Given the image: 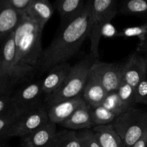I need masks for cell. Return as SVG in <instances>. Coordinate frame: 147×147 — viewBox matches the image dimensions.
Masks as SVG:
<instances>
[{
  "label": "cell",
  "instance_id": "30bf717a",
  "mask_svg": "<svg viewBox=\"0 0 147 147\" xmlns=\"http://www.w3.org/2000/svg\"><path fill=\"white\" fill-rule=\"evenodd\" d=\"M146 57L135 52L129 56L124 63L121 64L122 80L136 88L146 78Z\"/></svg>",
  "mask_w": 147,
  "mask_h": 147
},
{
  "label": "cell",
  "instance_id": "d4e9b609",
  "mask_svg": "<svg viewBox=\"0 0 147 147\" xmlns=\"http://www.w3.org/2000/svg\"><path fill=\"white\" fill-rule=\"evenodd\" d=\"M118 37L124 38L137 37L139 43H143L147 39V21L140 25L124 27L119 31Z\"/></svg>",
  "mask_w": 147,
  "mask_h": 147
},
{
  "label": "cell",
  "instance_id": "52a82bcc",
  "mask_svg": "<svg viewBox=\"0 0 147 147\" xmlns=\"http://www.w3.org/2000/svg\"><path fill=\"white\" fill-rule=\"evenodd\" d=\"M50 121L48 111L42 105L20 115L9 134V138H24Z\"/></svg>",
  "mask_w": 147,
  "mask_h": 147
},
{
  "label": "cell",
  "instance_id": "ffe728a7",
  "mask_svg": "<svg viewBox=\"0 0 147 147\" xmlns=\"http://www.w3.org/2000/svg\"><path fill=\"white\" fill-rule=\"evenodd\" d=\"M49 147H83L78 132L65 130L57 131Z\"/></svg>",
  "mask_w": 147,
  "mask_h": 147
},
{
  "label": "cell",
  "instance_id": "d590c367",
  "mask_svg": "<svg viewBox=\"0 0 147 147\" xmlns=\"http://www.w3.org/2000/svg\"><path fill=\"white\" fill-rule=\"evenodd\" d=\"M122 147H124V146H122Z\"/></svg>",
  "mask_w": 147,
  "mask_h": 147
},
{
  "label": "cell",
  "instance_id": "d6986e66",
  "mask_svg": "<svg viewBox=\"0 0 147 147\" xmlns=\"http://www.w3.org/2000/svg\"><path fill=\"white\" fill-rule=\"evenodd\" d=\"M85 0H56L54 7L58 11L63 24L78 15L86 7Z\"/></svg>",
  "mask_w": 147,
  "mask_h": 147
},
{
  "label": "cell",
  "instance_id": "e575fe53",
  "mask_svg": "<svg viewBox=\"0 0 147 147\" xmlns=\"http://www.w3.org/2000/svg\"><path fill=\"white\" fill-rule=\"evenodd\" d=\"M146 60H147V57H146Z\"/></svg>",
  "mask_w": 147,
  "mask_h": 147
},
{
  "label": "cell",
  "instance_id": "4316f807",
  "mask_svg": "<svg viewBox=\"0 0 147 147\" xmlns=\"http://www.w3.org/2000/svg\"><path fill=\"white\" fill-rule=\"evenodd\" d=\"M83 147H101L96 139L92 129H86L78 131Z\"/></svg>",
  "mask_w": 147,
  "mask_h": 147
},
{
  "label": "cell",
  "instance_id": "603a6c76",
  "mask_svg": "<svg viewBox=\"0 0 147 147\" xmlns=\"http://www.w3.org/2000/svg\"><path fill=\"white\" fill-rule=\"evenodd\" d=\"M101 105L117 116L129 109L121 100L117 92L108 93Z\"/></svg>",
  "mask_w": 147,
  "mask_h": 147
},
{
  "label": "cell",
  "instance_id": "44dd1931",
  "mask_svg": "<svg viewBox=\"0 0 147 147\" xmlns=\"http://www.w3.org/2000/svg\"><path fill=\"white\" fill-rule=\"evenodd\" d=\"M118 13L127 16L147 17V0H122Z\"/></svg>",
  "mask_w": 147,
  "mask_h": 147
},
{
  "label": "cell",
  "instance_id": "2e32d148",
  "mask_svg": "<svg viewBox=\"0 0 147 147\" xmlns=\"http://www.w3.org/2000/svg\"><path fill=\"white\" fill-rule=\"evenodd\" d=\"M108 92L98 79L90 72L86 86L83 89L82 97L86 103L92 108L102 104Z\"/></svg>",
  "mask_w": 147,
  "mask_h": 147
},
{
  "label": "cell",
  "instance_id": "7c38bea8",
  "mask_svg": "<svg viewBox=\"0 0 147 147\" xmlns=\"http://www.w3.org/2000/svg\"><path fill=\"white\" fill-rule=\"evenodd\" d=\"M86 103L82 96H80L54 103L47 109L49 120L56 125H61L78 108Z\"/></svg>",
  "mask_w": 147,
  "mask_h": 147
},
{
  "label": "cell",
  "instance_id": "f546056e",
  "mask_svg": "<svg viewBox=\"0 0 147 147\" xmlns=\"http://www.w3.org/2000/svg\"><path fill=\"white\" fill-rule=\"evenodd\" d=\"M118 34H119V31L116 30L115 26H113L111 22L105 24L102 29V37H107V38H113V37H118Z\"/></svg>",
  "mask_w": 147,
  "mask_h": 147
},
{
  "label": "cell",
  "instance_id": "8992f818",
  "mask_svg": "<svg viewBox=\"0 0 147 147\" xmlns=\"http://www.w3.org/2000/svg\"><path fill=\"white\" fill-rule=\"evenodd\" d=\"M90 4V21L89 37L90 54L94 59L99 57V43L102 37L103 26L111 22L117 14V0H89Z\"/></svg>",
  "mask_w": 147,
  "mask_h": 147
},
{
  "label": "cell",
  "instance_id": "cb8c5ba5",
  "mask_svg": "<svg viewBox=\"0 0 147 147\" xmlns=\"http://www.w3.org/2000/svg\"><path fill=\"white\" fill-rule=\"evenodd\" d=\"M19 117L20 115L14 111L0 115V138L1 140L8 139L9 134Z\"/></svg>",
  "mask_w": 147,
  "mask_h": 147
},
{
  "label": "cell",
  "instance_id": "1f68e13d",
  "mask_svg": "<svg viewBox=\"0 0 147 147\" xmlns=\"http://www.w3.org/2000/svg\"><path fill=\"white\" fill-rule=\"evenodd\" d=\"M136 52L147 57V39L143 43H139L136 49Z\"/></svg>",
  "mask_w": 147,
  "mask_h": 147
},
{
  "label": "cell",
  "instance_id": "6da1fadb",
  "mask_svg": "<svg viewBox=\"0 0 147 147\" xmlns=\"http://www.w3.org/2000/svg\"><path fill=\"white\" fill-rule=\"evenodd\" d=\"M90 4L88 1L83 11L66 24L53 42L43 50L37 69L48 71L54 66L67 63L76 54L86 37H89Z\"/></svg>",
  "mask_w": 147,
  "mask_h": 147
},
{
  "label": "cell",
  "instance_id": "ba28073f",
  "mask_svg": "<svg viewBox=\"0 0 147 147\" xmlns=\"http://www.w3.org/2000/svg\"><path fill=\"white\" fill-rule=\"evenodd\" d=\"M44 94L41 81L30 83L19 89L12 95L13 106L19 115L38 107L40 105L42 95Z\"/></svg>",
  "mask_w": 147,
  "mask_h": 147
},
{
  "label": "cell",
  "instance_id": "7402d4cb",
  "mask_svg": "<svg viewBox=\"0 0 147 147\" xmlns=\"http://www.w3.org/2000/svg\"><path fill=\"white\" fill-rule=\"evenodd\" d=\"M92 117L94 126L110 124L116 119L117 116L102 105L92 108Z\"/></svg>",
  "mask_w": 147,
  "mask_h": 147
},
{
  "label": "cell",
  "instance_id": "83f0119b",
  "mask_svg": "<svg viewBox=\"0 0 147 147\" xmlns=\"http://www.w3.org/2000/svg\"><path fill=\"white\" fill-rule=\"evenodd\" d=\"M11 111L16 112L13 106L12 95L11 94V92L0 93V115Z\"/></svg>",
  "mask_w": 147,
  "mask_h": 147
},
{
  "label": "cell",
  "instance_id": "4fadbf2b",
  "mask_svg": "<svg viewBox=\"0 0 147 147\" xmlns=\"http://www.w3.org/2000/svg\"><path fill=\"white\" fill-rule=\"evenodd\" d=\"M71 67L72 66L68 63H64L57 65L48 70L47 76L41 81L43 93L46 97L53 94L61 86Z\"/></svg>",
  "mask_w": 147,
  "mask_h": 147
},
{
  "label": "cell",
  "instance_id": "4dcf8cb0",
  "mask_svg": "<svg viewBox=\"0 0 147 147\" xmlns=\"http://www.w3.org/2000/svg\"><path fill=\"white\" fill-rule=\"evenodd\" d=\"M7 1L16 9L24 12L30 5L32 0H7Z\"/></svg>",
  "mask_w": 147,
  "mask_h": 147
},
{
  "label": "cell",
  "instance_id": "484cf974",
  "mask_svg": "<svg viewBox=\"0 0 147 147\" xmlns=\"http://www.w3.org/2000/svg\"><path fill=\"white\" fill-rule=\"evenodd\" d=\"M116 92L122 102L129 109L134 107L136 104V88L123 81Z\"/></svg>",
  "mask_w": 147,
  "mask_h": 147
},
{
  "label": "cell",
  "instance_id": "f1b7e54d",
  "mask_svg": "<svg viewBox=\"0 0 147 147\" xmlns=\"http://www.w3.org/2000/svg\"><path fill=\"white\" fill-rule=\"evenodd\" d=\"M136 104L147 105V78L136 87Z\"/></svg>",
  "mask_w": 147,
  "mask_h": 147
},
{
  "label": "cell",
  "instance_id": "277c9868",
  "mask_svg": "<svg viewBox=\"0 0 147 147\" xmlns=\"http://www.w3.org/2000/svg\"><path fill=\"white\" fill-rule=\"evenodd\" d=\"M95 60H96L90 56L72 66L70 73L61 86L53 94L45 98L47 104L51 106L61 100L82 96L90 74V68Z\"/></svg>",
  "mask_w": 147,
  "mask_h": 147
},
{
  "label": "cell",
  "instance_id": "9a60e30c",
  "mask_svg": "<svg viewBox=\"0 0 147 147\" xmlns=\"http://www.w3.org/2000/svg\"><path fill=\"white\" fill-rule=\"evenodd\" d=\"M57 125L52 122L22 138L24 147H49L57 133Z\"/></svg>",
  "mask_w": 147,
  "mask_h": 147
},
{
  "label": "cell",
  "instance_id": "e0dca14e",
  "mask_svg": "<svg viewBox=\"0 0 147 147\" xmlns=\"http://www.w3.org/2000/svg\"><path fill=\"white\" fill-rule=\"evenodd\" d=\"M54 9V6L52 5L49 0H32L24 12L45 28V26L53 17Z\"/></svg>",
  "mask_w": 147,
  "mask_h": 147
},
{
  "label": "cell",
  "instance_id": "5bb4252c",
  "mask_svg": "<svg viewBox=\"0 0 147 147\" xmlns=\"http://www.w3.org/2000/svg\"><path fill=\"white\" fill-rule=\"evenodd\" d=\"M61 126L66 129L76 131L92 129L95 126L92 117V107L88 103H84L63 122Z\"/></svg>",
  "mask_w": 147,
  "mask_h": 147
},
{
  "label": "cell",
  "instance_id": "3957f363",
  "mask_svg": "<svg viewBox=\"0 0 147 147\" xmlns=\"http://www.w3.org/2000/svg\"><path fill=\"white\" fill-rule=\"evenodd\" d=\"M36 69L18 60L14 32L2 42L0 57V93L11 92L13 86L30 78Z\"/></svg>",
  "mask_w": 147,
  "mask_h": 147
},
{
  "label": "cell",
  "instance_id": "5b68a950",
  "mask_svg": "<svg viewBox=\"0 0 147 147\" xmlns=\"http://www.w3.org/2000/svg\"><path fill=\"white\" fill-rule=\"evenodd\" d=\"M124 147H132L147 132V111L131 108L112 123Z\"/></svg>",
  "mask_w": 147,
  "mask_h": 147
},
{
  "label": "cell",
  "instance_id": "7a4b0ae2",
  "mask_svg": "<svg viewBox=\"0 0 147 147\" xmlns=\"http://www.w3.org/2000/svg\"><path fill=\"white\" fill-rule=\"evenodd\" d=\"M42 27L24 12L15 31L14 38L18 60L22 64L37 69L43 50L42 47Z\"/></svg>",
  "mask_w": 147,
  "mask_h": 147
},
{
  "label": "cell",
  "instance_id": "8fae6325",
  "mask_svg": "<svg viewBox=\"0 0 147 147\" xmlns=\"http://www.w3.org/2000/svg\"><path fill=\"white\" fill-rule=\"evenodd\" d=\"M24 15V12L16 9L7 0H0V39L1 42L15 31Z\"/></svg>",
  "mask_w": 147,
  "mask_h": 147
},
{
  "label": "cell",
  "instance_id": "d6a6232c",
  "mask_svg": "<svg viewBox=\"0 0 147 147\" xmlns=\"http://www.w3.org/2000/svg\"><path fill=\"white\" fill-rule=\"evenodd\" d=\"M132 147H147V132Z\"/></svg>",
  "mask_w": 147,
  "mask_h": 147
},
{
  "label": "cell",
  "instance_id": "ac0fdd59",
  "mask_svg": "<svg viewBox=\"0 0 147 147\" xmlns=\"http://www.w3.org/2000/svg\"><path fill=\"white\" fill-rule=\"evenodd\" d=\"M92 130L101 147L124 146L121 139L115 130L112 123L96 126Z\"/></svg>",
  "mask_w": 147,
  "mask_h": 147
},
{
  "label": "cell",
  "instance_id": "9c48e42d",
  "mask_svg": "<svg viewBox=\"0 0 147 147\" xmlns=\"http://www.w3.org/2000/svg\"><path fill=\"white\" fill-rule=\"evenodd\" d=\"M90 72L98 79L108 93L117 91L123 82L121 64L105 63L96 60Z\"/></svg>",
  "mask_w": 147,
  "mask_h": 147
},
{
  "label": "cell",
  "instance_id": "836d02e7",
  "mask_svg": "<svg viewBox=\"0 0 147 147\" xmlns=\"http://www.w3.org/2000/svg\"><path fill=\"white\" fill-rule=\"evenodd\" d=\"M1 147H9V146H6V145H1Z\"/></svg>",
  "mask_w": 147,
  "mask_h": 147
}]
</instances>
